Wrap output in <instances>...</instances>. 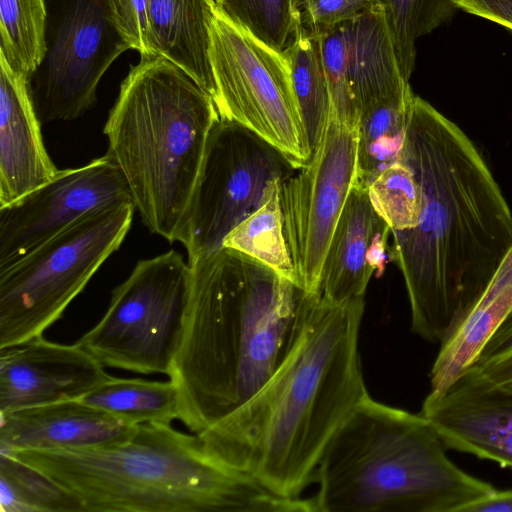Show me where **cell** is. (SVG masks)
Segmentation results:
<instances>
[{
	"label": "cell",
	"mask_w": 512,
	"mask_h": 512,
	"mask_svg": "<svg viewBox=\"0 0 512 512\" xmlns=\"http://www.w3.org/2000/svg\"><path fill=\"white\" fill-rule=\"evenodd\" d=\"M458 9L512 31V0H454Z\"/></svg>",
	"instance_id": "34"
},
{
	"label": "cell",
	"mask_w": 512,
	"mask_h": 512,
	"mask_svg": "<svg viewBox=\"0 0 512 512\" xmlns=\"http://www.w3.org/2000/svg\"><path fill=\"white\" fill-rule=\"evenodd\" d=\"M462 512H512V489H495L489 495L467 505Z\"/></svg>",
	"instance_id": "37"
},
{
	"label": "cell",
	"mask_w": 512,
	"mask_h": 512,
	"mask_svg": "<svg viewBox=\"0 0 512 512\" xmlns=\"http://www.w3.org/2000/svg\"><path fill=\"white\" fill-rule=\"evenodd\" d=\"M381 0H303L302 25L309 30L333 27L356 18Z\"/></svg>",
	"instance_id": "32"
},
{
	"label": "cell",
	"mask_w": 512,
	"mask_h": 512,
	"mask_svg": "<svg viewBox=\"0 0 512 512\" xmlns=\"http://www.w3.org/2000/svg\"><path fill=\"white\" fill-rule=\"evenodd\" d=\"M45 0H0V55L27 82L45 55Z\"/></svg>",
	"instance_id": "27"
},
{
	"label": "cell",
	"mask_w": 512,
	"mask_h": 512,
	"mask_svg": "<svg viewBox=\"0 0 512 512\" xmlns=\"http://www.w3.org/2000/svg\"><path fill=\"white\" fill-rule=\"evenodd\" d=\"M118 28L131 49L152 56L148 0H110Z\"/></svg>",
	"instance_id": "33"
},
{
	"label": "cell",
	"mask_w": 512,
	"mask_h": 512,
	"mask_svg": "<svg viewBox=\"0 0 512 512\" xmlns=\"http://www.w3.org/2000/svg\"><path fill=\"white\" fill-rule=\"evenodd\" d=\"M133 201L90 212L0 271V349L42 336L119 249Z\"/></svg>",
	"instance_id": "7"
},
{
	"label": "cell",
	"mask_w": 512,
	"mask_h": 512,
	"mask_svg": "<svg viewBox=\"0 0 512 512\" xmlns=\"http://www.w3.org/2000/svg\"><path fill=\"white\" fill-rule=\"evenodd\" d=\"M220 117L211 95L160 56H142L120 86L104 127L150 232L177 241L208 137Z\"/></svg>",
	"instance_id": "6"
},
{
	"label": "cell",
	"mask_w": 512,
	"mask_h": 512,
	"mask_svg": "<svg viewBox=\"0 0 512 512\" xmlns=\"http://www.w3.org/2000/svg\"><path fill=\"white\" fill-rule=\"evenodd\" d=\"M404 78L415 66L416 41L449 22L458 9L454 0H383Z\"/></svg>",
	"instance_id": "29"
},
{
	"label": "cell",
	"mask_w": 512,
	"mask_h": 512,
	"mask_svg": "<svg viewBox=\"0 0 512 512\" xmlns=\"http://www.w3.org/2000/svg\"><path fill=\"white\" fill-rule=\"evenodd\" d=\"M512 351V312L488 341L477 362L486 361ZM476 362V363H477Z\"/></svg>",
	"instance_id": "36"
},
{
	"label": "cell",
	"mask_w": 512,
	"mask_h": 512,
	"mask_svg": "<svg viewBox=\"0 0 512 512\" xmlns=\"http://www.w3.org/2000/svg\"><path fill=\"white\" fill-rule=\"evenodd\" d=\"M191 292L169 377L179 420L199 435L244 405L302 334L320 295L221 247L189 264Z\"/></svg>",
	"instance_id": "3"
},
{
	"label": "cell",
	"mask_w": 512,
	"mask_h": 512,
	"mask_svg": "<svg viewBox=\"0 0 512 512\" xmlns=\"http://www.w3.org/2000/svg\"><path fill=\"white\" fill-rule=\"evenodd\" d=\"M299 168L247 127L219 117L213 125L177 241L188 264L222 247L225 236L261 204L266 188Z\"/></svg>",
	"instance_id": "9"
},
{
	"label": "cell",
	"mask_w": 512,
	"mask_h": 512,
	"mask_svg": "<svg viewBox=\"0 0 512 512\" xmlns=\"http://www.w3.org/2000/svg\"><path fill=\"white\" fill-rule=\"evenodd\" d=\"M217 10L239 28L283 52L302 25L303 0H214Z\"/></svg>",
	"instance_id": "28"
},
{
	"label": "cell",
	"mask_w": 512,
	"mask_h": 512,
	"mask_svg": "<svg viewBox=\"0 0 512 512\" xmlns=\"http://www.w3.org/2000/svg\"><path fill=\"white\" fill-rule=\"evenodd\" d=\"M389 225L373 208L367 188L355 184L333 233L323 263L319 295L331 304L364 298L373 275L389 256Z\"/></svg>",
	"instance_id": "16"
},
{
	"label": "cell",
	"mask_w": 512,
	"mask_h": 512,
	"mask_svg": "<svg viewBox=\"0 0 512 512\" xmlns=\"http://www.w3.org/2000/svg\"><path fill=\"white\" fill-rule=\"evenodd\" d=\"M280 184L274 180L268 185L261 204L225 236L222 247L261 262L296 285L283 230Z\"/></svg>",
	"instance_id": "25"
},
{
	"label": "cell",
	"mask_w": 512,
	"mask_h": 512,
	"mask_svg": "<svg viewBox=\"0 0 512 512\" xmlns=\"http://www.w3.org/2000/svg\"><path fill=\"white\" fill-rule=\"evenodd\" d=\"M209 58L220 117L247 127L297 166L306 164L312 152L283 53L217 10L211 23Z\"/></svg>",
	"instance_id": "10"
},
{
	"label": "cell",
	"mask_w": 512,
	"mask_h": 512,
	"mask_svg": "<svg viewBox=\"0 0 512 512\" xmlns=\"http://www.w3.org/2000/svg\"><path fill=\"white\" fill-rule=\"evenodd\" d=\"M2 452L50 477L84 512H314L311 498L272 493L170 423L138 424L106 446Z\"/></svg>",
	"instance_id": "4"
},
{
	"label": "cell",
	"mask_w": 512,
	"mask_h": 512,
	"mask_svg": "<svg viewBox=\"0 0 512 512\" xmlns=\"http://www.w3.org/2000/svg\"><path fill=\"white\" fill-rule=\"evenodd\" d=\"M217 8L214 0H148L152 56H160L186 71L217 98L209 58L210 29Z\"/></svg>",
	"instance_id": "21"
},
{
	"label": "cell",
	"mask_w": 512,
	"mask_h": 512,
	"mask_svg": "<svg viewBox=\"0 0 512 512\" xmlns=\"http://www.w3.org/2000/svg\"><path fill=\"white\" fill-rule=\"evenodd\" d=\"M192 272L171 250L140 260L113 291L101 320L78 341L105 367L169 374L178 351Z\"/></svg>",
	"instance_id": "8"
},
{
	"label": "cell",
	"mask_w": 512,
	"mask_h": 512,
	"mask_svg": "<svg viewBox=\"0 0 512 512\" xmlns=\"http://www.w3.org/2000/svg\"><path fill=\"white\" fill-rule=\"evenodd\" d=\"M282 53L288 64L294 96L313 153L322 139L331 111L317 33L301 25Z\"/></svg>",
	"instance_id": "22"
},
{
	"label": "cell",
	"mask_w": 512,
	"mask_h": 512,
	"mask_svg": "<svg viewBox=\"0 0 512 512\" xmlns=\"http://www.w3.org/2000/svg\"><path fill=\"white\" fill-rule=\"evenodd\" d=\"M137 425L80 399L0 413V451L73 450L119 443Z\"/></svg>",
	"instance_id": "17"
},
{
	"label": "cell",
	"mask_w": 512,
	"mask_h": 512,
	"mask_svg": "<svg viewBox=\"0 0 512 512\" xmlns=\"http://www.w3.org/2000/svg\"><path fill=\"white\" fill-rule=\"evenodd\" d=\"M470 369L494 387L512 394V351L496 358L477 362Z\"/></svg>",
	"instance_id": "35"
},
{
	"label": "cell",
	"mask_w": 512,
	"mask_h": 512,
	"mask_svg": "<svg viewBox=\"0 0 512 512\" xmlns=\"http://www.w3.org/2000/svg\"><path fill=\"white\" fill-rule=\"evenodd\" d=\"M364 298L319 297L294 348L230 416L199 434L215 458L300 498L332 436L368 394L359 353Z\"/></svg>",
	"instance_id": "2"
},
{
	"label": "cell",
	"mask_w": 512,
	"mask_h": 512,
	"mask_svg": "<svg viewBox=\"0 0 512 512\" xmlns=\"http://www.w3.org/2000/svg\"><path fill=\"white\" fill-rule=\"evenodd\" d=\"M512 312V246L461 323L440 345L430 370V392L441 393L478 361Z\"/></svg>",
	"instance_id": "20"
},
{
	"label": "cell",
	"mask_w": 512,
	"mask_h": 512,
	"mask_svg": "<svg viewBox=\"0 0 512 512\" xmlns=\"http://www.w3.org/2000/svg\"><path fill=\"white\" fill-rule=\"evenodd\" d=\"M133 201L125 178L107 153L0 207V271L86 214Z\"/></svg>",
	"instance_id": "13"
},
{
	"label": "cell",
	"mask_w": 512,
	"mask_h": 512,
	"mask_svg": "<svg viewBox=\"0 0 512 512\" xmlns=\"http://www.w3.org/2000/svg\"><path fill=\"white\" fill-rule=\"evenodd\" d=\"M341 25L349 80L359 113L379 101L413 94L399 66L383 0Z\"/></svg>",
	"instance_id": "19"
},
{
	"label": "cell",
	"mask_w": 512,
	"mask_h": 512,
	"mask_svg": "<svg viewBox=\"0 0 512 512\" xmlns=\"http://www.w3.org/2000/svg\"><path fill=\"white\" fill-rule=\"evenodd\" d=\"M45 6V55L27 82L41 125L88 111L104 73L131 49L110 0H45Z\"/></svg>",
	"instance_id": "11"
},
{
	"label": "cell",
	"mask_w": 512,
	"mask_h": 512,
	"mask_svg": "<svg viewBox=\"0 0 512 512\" xmlns=\"http://www.w3.org/2000/svg\"><path fill=\"white\" fill-rule=\"evenodd\" d=\"M1 512H84L81 502L43 472L0 451Z\"/></svg>",
	"instance_id": "26"
},
{
	"label": "cell",
	"mask_w": 512,
	"mask_h": 512,
	"mask_svg": "<svg viewBox=\"0 0 512 512\" xmlns=\"http://www.w3.org/2000/svg\"><path fill=\"white\" fill-rule=\"evenodd\" d=\"M446 450L423 415L367 394L319 460L315 512H462L496 489Z\"/></svg>",
	"instance_id": "5"
},
{
	"label": "cell",
	"mask_w": 512,
	"mask_h": 512,
	"mask_svg": "<svg viewBox=\"0 0 512 512\" xmlns=\"http://www.w3.org/2000/svg\"><path fill=\"white\" fill-rule=\"evenodd\" d=\"M400 160L421 191L415 227L392 231L390 260L406 286L411 330L444 343L512 246V211L474 141L413 95Z\"/></svg>",
	"instance_id": "1"
},
{
	"label": "cell",
	"mask_w": 512,
	"mask_h": 512,
	"mask_svg": "<svg viewBox=\"0 0 512 512\" xmlns=\"http://www.w3.org/2000/svg\"><path fill=\"white\" fill-rule=\"evenodd\" d=\"M80 400L133 424L179 419V395L170 381L110 377Z\"/></svg>",
	"instance_id": "23"
},
{
	"label": "cell",
	"mask_w": 512,
	"mask_h": 512,
	"mask_svg": "<svg viewBox=\"0 0 512 512\" xmlns=\"http://www.w3.org/2000/svg\"><path fill=\"white\" fill-rule=\"evenodd\" d=\"M420 414L447 449L512 468V394L472 369L445 391L429 392Z\"/></svg>",
	"instance_id": "15"
},
{
	"label": "cell",
	"mask_w": 512,
	"mask_h": 512,
	"mask_svg": "<svg viewBox=\"0 0 512 512\" xmlns=\"http://www.w3.org/2000/svg\"><path fill=\"white\" fill-rule=\"evenodd\" d=\"M357 128L331 111L310 160L280 184L284 236L296 285L318 294L323 263L357 181Z\"/></svg>",
	"instance_id": "12"
},
{
	"label": "cell",
	"mask_w": 512,
	"mask_h": 512,
	"mask_svg": "<svg viewBox=\"0 0 512 512\" xmlns=\"http://www.w3.org/2000/svg\"><path fill=\"white\" fill-rule=\"evenodd\" d=\"M413 95L379 101L361 110L356 184L368 188L385 168L400 160Z\"/></svg>",
	"instance_id": "24"
},
{
	"label": "cell",
	"mask_w": 512,
	"mask_h": 512,
	"mask_svg": "<svg viewBox=\"0 0 512 512\" xmlns=\"http://www.w3.org/2000/svg\"><path fill=\"white\" fill-rule=\"evenodd\" d=\"M317 33L326 75L331 112L342 122L358 127L359 110L351 88L342 25L312 30Z\"/></svg>",
	"instance_id": "31"
},
{
	"label": "cell",
	"mask_w": 512,
	"mask_h": 512,
	"mask_svg": "<svg viewBox=\"0 0 512 512\" xmlns=\"http://www.w3.org/2000/svg\"><path fill=\"white\" fill-rule=\"evenodd\" d=\"M104 367L77 342L39 336L0 349V413L80 399L111 377Z\"/></svg>",
	"instance_id": "14"
},
{
	"label": "cell",
	"mask_w": 512,
	"mask_h": 512,
	"mask_svg": "<svg viewBox=\"0 0 512 512\" xmlns=\"http://www.w3.org/2000/svg\"><path fill=\"white\" fill-rule=\"evenodd\" d=\"M58 171L44 147L27 81L0 55V207L51 181Z\"/></svg>",
	"instance_id": "18"
},
{
	"label": "cell",
	"mask_w": 512,
	"mask_h": 512,
	"mask_svg": "<svg viewBox=\"0 0 512 512\" xmlns=\"http://www.w3.org/2000/svg\"><path fill=\"white\" fill-rule=\"evenodd\" d=\"M375 211L392 231L415 227L421 211V191L413 170L402 160L385 168L367 188Z\"/></svg>",
	"instance_id": "30"
}]
</instances>
